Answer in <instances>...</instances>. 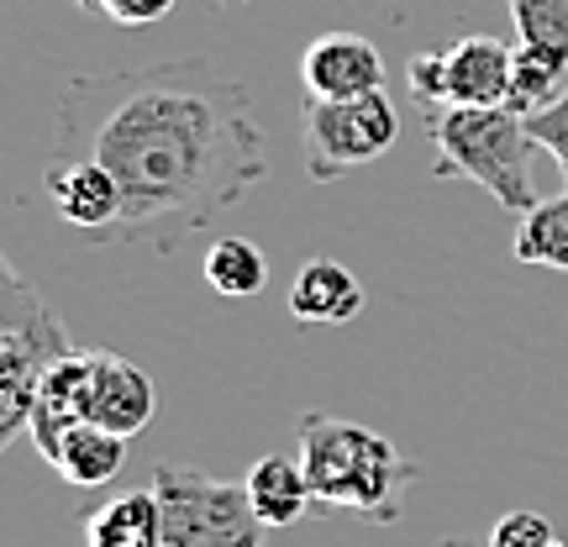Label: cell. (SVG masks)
Segmentation results:
<instances>
[{"instance_id": "cell-1", "label": "cell", "mask_w": 568, "mask_h": 547, "mask_svg": "<svg viewBox=\"0 0 568 547\" xmlns=\"http://www.w3.org/2000/svg\"><path fill=\"white\" fill-rule=\"evenodd\" d=\"M101 163L122 211L111 243L174 253L268 180V142L253 95L211 59L80 74L59 90L48 163Z\"/></svg>"}, {"instance_id": "cell-2", "label": "cell", "mask_w": 568, "mask_h": 547, "mask_svg": "<svg viewBox=\"0 0 568 547\" xmlns=\"http://www.w3.org/2000/svg\"><path fill=\"white\" fill-rule=\"evenodd\" d=\"M301 468L311 479L316 516H358L374 527H395L406 495L422 479V468L406 464L374 426L322 411L301 416Z\"/></svg>"}, {"instance_id": "cell-3", "label": "cell", "mask_w": 568, "mask_h": 547, "mask_svg": "<svg viewBox=\"0 0 568 547\" xmlns=\"http://www.w3.org/2000/svg\"><path fill=\"white\" fill-rule=\"evenodd\" d=\"M537 153L542 148L531 138V122L510 105H443V111H432V174L479 184L500 211L527 216L542 205L537 184H531Z\"/></svg>"}, {"instance_id": "cell-4", "label": "cell", "mask_w": 568, "mask_h": 547, "mask_svg": "<svg viewBox=\"0 0 568 547\" xmlns=\"http://www.w3.org/2000/svg\"><path fill=\"white\" fill-rule=\"evenodd\" d=\"M69 353H74V337L59 322V311L6 259L0 264V447L27 432L42 374Z\"/></svg>"}, {"instance_id": "cell-5", "label": "cell", "mask_w": 568, "mask_h": 547, "mask_svg": "<svg viewBox=\"0 0 568 547\" xmlns=\"http://www.w3.org/2000/svg\"><path fill=\"white\" fill-rule=\"evenodd\" d=\"M148 489L163 516V547H264L268 527L247 500V485L195 464H159Z\"/></svg>"}, {"instance_id": "cell-6", "label": "cell", "mask_w": 568, "mask_h": 547, "mask_svg": "<svg viewBox=\"0 0 568 547\" xmlns=\"http://www.w3.org/2000/svg\"><path fill=\"white\" fill-rule=\"evenodd\" d=\"M400 138V111L385 90L358 101H305V174L316 184H332L347 169H364L379 153H389Z\"/></svg>"}, {"instance_id": "cell-7", "label": "cell", "mask_w": 568, "mask_h": 547, "mask_svg": "<svg viewBox=\"0 0 568 547\" xmlns=\"http://www.w3.org/2000/svg\"><path fill=\"white\" fill-rule=\"evenodd\" d=\"M301 84L311 101H358L385 90V59L358 32H322L301 53Z\"/></svg>"}, {"instance_id": "cell-8", "label": "cell", "mask_w": 568, "mask_h": 547, "mask_svg": "<svg viewBox=\"0 0 568 547\" xmlns=\"http://www.w3.org/2000/svg\"><path fill=\"white\" fill-rule=\"evenodd\" d=\"M90 385H95V347H74L69 358H59L42 374L38 401H32V422H27L42 464L59 453V443L74 426L90 422Z\"/></svg>"}, {"instance_id": "cell-9", "label": "cell", "mask_w": 568, "mask_h": 547, "mask_svg": "<svg viewBox=\"0 0 568 547\" xmlns=\"http://www.w3.org/2000/svg\"><path fill=\"white\" fill-rule=\"evenodd\" d=\"M42 190H48V201L59 211L63 222L80 232L84 243L105 247L111 237V226H116V211H122V195H116V180L105 174L101 163H48V174H42Z\"/></svg>"}, {"instance_id": "cell-10", "label": "cell", "mask_w": 568, "mask_h": 547, "mask_svg": "<svg viewBox=\"0 0 568 547\" xmlns=\"http://www.w3.org/2000/svg\"><path fill=\"white\" fill-rule=\"evenodd\" d=\"M510 74H516V48L500 38H458L443 48V90L447 105H506L510 101Z\"/></svg>"}, {"instance_id": "cell-11", "label": "cell", "mask_w": 568, "mask_h": 547, "mask_svg": "<svg viewBox=\"0 0 568 547\" xmlns=\"http://www.w3.org/2000/svg\"><path fill=\"white\" fill-rule=\"evenodd\" d=\"M153 406H159V395H153V379L142 374L132 358L122 353H105L95 347V385H90V422L105 426V432H116V437H138L142 426L153 422Z\"/></svg>"}, {"instance_id": "cell-12", "label": "cell", "mask_w": 568, "mask_h": 547, "mask_svg": "<svg viewBox=\"0 0 568 547\" xmlns=\"http://www.w3.org/2000/svg\"><path fill=\"white\" fill-rule=\"evenodd\" d=\"M364 284L337 259H305L290 284V316L305 326H347L364 311Z\"/></svg>"}, {"instance_id": "cell-13", "label": "cell", "mask_w": 568, "mask_h": 547, "mask_svg": "<svg viewBox=\"0 0 568 547\" xmlns=\"http://www.w3.org/2000/svg\"><path fill=\"white\" fill-rule=\"evenodd\" d=\"M243 485H247L253 510H258V521H264L268 531L295 527L301 516H311V510H316V500H311V479H305L301 458L268 453V458H258V464L247 468Z\"/></svg>"}, {"instance_id": "cell-14", "label": "cell", "mask_w": 568, "mask_h": 547, "mask_svg": "<svg viewBox=\"0 0 568 547\" xmlns=\"http://www.w3.org/2000/svg\"><path fill=\"white\" fill-rule=\"evenodd\" d=\"M84 547H163V516L153 489H126L84 516Z\"/></svg>"}, {"instance_id": "cell-15", "label": "cell", "mask_w": 568, "mask_h": 547, "mask_svg": "<svg viewBox=\"0 0 568 547\" xmlns=\"http://www.w3.org/2000/svg\"><path fill=\"white\" fill-rule=\"evenodd\" d=\"M48 464L59 468V479L74 489L111 485L126 464V437H116V432H105V426H95V422H84L63 437L59 453H53Z\"/></svg>"}, {"instance_id": "cell-16", "label": "cell", "mask_w": 568, "mask_h": 547, "mask_svg": "<svg viewBox=\"0 0 568 547\" xmlns=\"http://www.w3.org/2000/svg\"><path fill=\"white\" fill-rule=\"evenodd\" d=\"M201 269H205V284H211L222 301H253L268 284L264 247L247 243V237H216Z\"/></svg>"}, {"instance_id": "cell-17", "label": "cell", "mask_w": 568, "mask_h": 547, "mask_svg": "<svg viewBox=\"0 0 568 547\" xmlns=\"http://www.w3.org/2000/svg\"><path fill=\"white\" fill-rule=\"evenodd\" d=\"M516 264L568 274V190L521 216V226H516Z\"/></svg>"}, {"instance_id": "cell-18", "label": "cell", "mask_w": 568, "mask_h": 547, "mask_svg": "<svg viewBox=\"0 0 568 547\" xmlns=\"http://www.w3.org/2000/svg\"><path fill=\"white\" fill-rule=\"evenodd\" d=\"M510 21H516V48L548 53L568 69V0H510Z\"/></svg>"}, {"instance_id": "cell-19", "label": "cell", "mask_w": 568, "mask_h": 547, "mask_svg": "<svg viewBox=\"0 0 568 547\" xmlns=\"http://www.w3.org/2000/svg\"><path fill=\"white\" fill-rule=\"evenodd\" d=\"M564 63L548 59V53H531V48H516V74H510V111H521V117H537L542 105H552L564 90Z\"/></svg>"}, {"instance_id": "cell-20", "label": "cell", "mask_w": 568, "mask_h": 547, "mask_svg": "<svg viewBox=\"0 0 568 547\" xmlns=\"http://www.w3.org/2000/svg\"><path fill=\"white\" fill-rule=\"evenodd\" d=\"M552 543H558V531H552L542 510H506L485 547H552Z\"/></svg>"}, {"instance_id": "cell-21", "label": "cell", "mask_w": 568, "mask_h": 547, "mask_svg": "<svg viewBox=\"0 0 568 547\" xmlns=\"http://www.w3.org/2000/svg\"><path fill=\"white\" fill-rule=\"evenodd\" d=\"M527 122H531V138H537V148H542V153H548V159L564 169V180H568V90L552 105H542L537 117H527Z\"/></svg>"}, {"instance_id": "cell-22", "label": "cell", "mask_w": 568, "mask_h": 547, "mask_svg": "<svg viewBox=\"0 0 568 547\" xmlns=\"http://www.w3.org/2000/svg\"><path fill=\"white\" fill-rule=\"evenodd\" d=\"M406 84H410V101L426 105V111H443L447 90H443V53H416L406 63Z\"/></svg>"}, {"instance_id": "cell-23", "label": "cell", "mask_w": 568, "mask_h": 547, "mask_svg": "<svg viewBox=\"0 0 568 547\" xmlns=\"http://www.w3.org/2000/svg\"><path fill=\"white\" fill-rule=\"evenodd\" d=\"M174 6H180V0H105L101 17L116 21V27H153V21H163Z\"/></svg>"}, {"instance_id": "cell-24", "label": "cell", "mask_w": 568, "mask_h": 547, "mask_svg": "<svg viewBox=\"0 0 568 547\" xmlns=\"http://www.w3.org/2000/svg\"><path fill=\"white\" fill-rule=\"evenodd\" d=\"M437 547H474V543H464V537H443Z\"/></svg>"}, {"instance_id": "cell-25", "label": "cell", "mask_w": 568, "mask_h": 547, "mask_svg": "<svg viewBox=\"0 0 568 547\" xmlns=\"http://www.w3.org/2000/svg\"><path fill=\"white\" fill-rule=\"evenodd\" d=\"M80 6H84V11H95V17H101V6H105V0H80Z\"/></svg>"}, {"instance_id": "cell-26", "label": "cell", "mask_w": 568, "mask_h": 547, "mask_svg": "<svg viewBox=\"0 0 568 547\" xmlns=\"http://www.w3.org/2000/svg\"><path fill=\"white\" fill-rule=\"evenodd\" d=\"M211 6H222V11H232V6H247V0H211Z\"/></svg>"}, {"instance_id": "cell-27", "label": "cell", "mask_w": 568, "mask_h": 547, "mask_svg": "<svg viewBox=\"0 0 568 547\" xmlns=\"http://www.w3.org/2000/svg\"><path fill=\"white\" fill-rule=\"evenodd\" d=\"M552 547H568V537H558V543H552Z\"/></svg>"}]
</instances>
